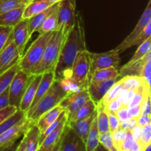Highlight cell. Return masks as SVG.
I'll return each mask as SVG.
<instances>
[{
    "instance_id": "obj_1",
    "label": "cell",
    "mask_w": 151,
    "mask_h": 151,
    "mask_svg": "<svg viewBox=\"0 0 151 151\" xmlns=\"http://www.w3.org/2000/svg\"><path fill=\"white\" fill-rule=\"evenodd\" d=\"M85 29L81 13H76L73 27L65 36L58 61L55 69V80L69 81L74 60L79 52L86 50Z\"/></svg>"
},
{
    "instance_id": "obj_2",
    "label": "cell",
    "mask_w": 151,
    "mask_h": 151,
    "mask_svg": "<svg viewBox=\"0 0 151 151\" xmlns=\"http://www.w3.org/2000/svg\"><path fill=\"white\" fill-rule=\"evenodd\" d=\"M69 91H71L66 88V84L63 81L55 80L47 92L26 113L30 123L35 124L44 113L58 106Z\"/></svg>"
},
{
    "instance_id": "obj_3",
    "label": "cell",
    "mask_w": 151,
    "mask_h": 151,
    "mask_svg": "<svg viewBox=\"0 0 151 151\" xmlns=\"http://www.w3.org/2000/svg\"><path fill=\"white\" fill-rule=\"evenodd\" d=\"M65 35L61 29L54 31L44 50L42 58L37 67L34 69L32 75H41L46 72H54L58 61L59 55Z\"/></svg>"
},
{
    "instance_id": "obj_4",
    "label": "cell",
    "mask_w": 151,
    "mask_h": 151,
    "mask_svg": "<svg viewBox=\"0 0 151 151\" xmlns=\"http://www.w3.org/2000/svg\"><path fill=\"white\" fill-rule=\"evenodd\" d=\"M53 32L39 34V36L32 43L27 51L24 53L19 61L21 70L32 75L42 58L44 50Z\"/></svg>"
},
{
    "instance_id": "obj_5",
    "label": "cell",
    "mask_w": 151,
    "mask_h": 151,
    "mask_svg": "<svg viewBox=\"0 0 151 151\" xmlns=\"http://www.w3.org/2000/svg\"><path fill=\"white\" fill-rule=\"evenodd\" d=\"M90 72V58L88 50L79 52L74 60L71 71L69 83L78 87L87 86Z\"/></svg>"
},
{
    "instance_id": "obj_6",
    "label": "cell",
    "mask_w": 151,
    "mask_h": 151,
    "mask_svg": "<svg viewBox=\"0 0 151 151\" xmlns=\"http://www.w3.org/2000/svg\"><path fill=\"white\" fill-rule=\"evenodd\" d=\"M34 75H29L19 69L9 86V105L19 109L22 97L32 81Z\"/></svg>"
},
{
    "instance_id": "obj_7",
    "label": "cell",
    "mask_w": 151,
    "mask_h": 151,
    "mask_svg": "<svg viewBox=\"0 0 151 151\" xmlns=\"http://www.w3.org/2000/svg\"><path fill=\"white\" fill-rule=\"evenodd\" d=\"M76 18L75 0H61L58 7V29H61L66 36L73 27Z\"/></svg>"
},
{
    "instance_id": "obj_8",
    "label": "cell",
    "mask_w": 151,
    "mask_h": 151,
    "mask_svg": "<svg viewBox=\"0 0 151 151\" xmlns=\"http://www.w3.org/2000/svg\"><path fill=\"white\" fill-rule=\"evenodd\" d=\"M89 100L90 97L87 86H82L69 91L67 95L61 100L59 106L66 111L67 116L69 118Z\"/></svg>"
},
{
    "instance_id": "obj_9",
    "label": "cell",
    "mask_w": 151,
    "mask_h": 151,
    "mask_svg": "<svg viewBox=\"0 0 151 151\" xmlns=\"http://www.w3.org/2000/svg\"><path fill=\"white\" fill-rule=\"evenodd\" d=\"M90 58V72L88 80L91 74L97 69L108 67H115L119 69L120 58L119 53L114 49L103 53H95L88 51Z\"/></svg>"
},
{
    "instance_id": "obj_10",
    "label": "cell",
    "mask_w": 151,
    "mask_h": 151,
    "mask_svg": "<svg viewBox=\"0 0 151 151\" xmlns=\"http://www.w3.org/2000/svg\"><path fill=\"white\" fill-rule=\"evenodd\" d=\"M31 125L27 116L0 135V149L13 145L27 131Z\"/></svg>"
},
{
    "instance_id": "obj_11",
    "label": "cell",
    "mask_w": 151,
    "mask_h": 151,
    "mask_svg": "<svg viewBox=\"0 0 151 151\" xmlns=\"http://www.w3.org/2000/svg\"><path fill=\"white\" fill-rule=\"evenodd\" d=\"M151 21V0H149L148 3L147 4L144 13L142 15L141 18L139 20L138 23L136 25L135 28L133 29L132 32L122 41L121 44H119L116 48L114 49L116 51L120 54L121 52L125 51V50L128 49L129 44L144 30L145 27L147 26V24Z\"/></svg>"
},
{
    "instance_id": "obj_12",
    "label": "cell",
    "mask_w": 151,
    "mask_h": 151,
    "mask_svg": "<svg viewBox=\"0 0 151 151\" xmlns=\"http://www.w3.org/2000/svg\"><path fill=\"white\" fill-rule=\"evenodd\" d=\"M20 58L17 47L13 41L11 32L7 44L0 52V75L18 63Z\"/></svg>"
},
{
    "instance_id": "obj_13",
    "label": "cell",
    "mask_w": 151,
    "mask_h": 151,
    "mask_svg": "<svg viewBox=\"0 0 151 151\" xmlns=\"http://www.w3.org/2000/svg\"><path fill=\"white\" fill-rule=\"evenodd\" d=\"M58 151H86L85 143L68 124L64 130Z\"/></svg>"
},
{
    "instance_id": "obj_14",
    "label": "cell",
    "mask_w": 151,
    "mask_h": 151,
    "mask_svg": "<svg viewBox=\"0 0 151 151\" xmlns=\"http://www.w3.org/2000/svg\"><path fill=\"white\" fill-rule=\"evenodd\" d=\"M12 38L19 51V56L22 57L25 47L30 38L28 35L27 19H22L19 23L13 27Z\"/></svg>"
},
{
    "instance_id": "obj_15",
    "label": "cell",
    "mask_w": 151,
    "mask_h": 151,
    "mask_svg": "<svg viewBox=\"0 0 151 151\" xmlns=\"http://www.w3.org/2000/svg\"><path fill=\"white\" fill-rule=\"evenodd\" d=\"M118 81V78H116L101 82H88L87 85V90L89 94L90 100H92L96 105L98 104L109 90Z\"/></svg>"
},
{
    "instance_id": "obj_16",
    "label": "cell",
    "mask_w": 151,
    "mask_h": 151,
    "mask_svg": "<svg viewBox=\"0 0 151 151\" xmlns=\"http://www.w3.org/2000/svg\"><path fill=\"white\" fill-rule=\"evenodd\" d=\"M97 114V109L93 114L90 115L88 117L83 118V119H78L75 121H68L67 122L68 125L78 134V137L82 139V141L85 144L91 125Z\"/></svg>"
},
{
    "instance_id": "obj_17",
    "label": "cell",
    "mask_w": 151,
    "mask_h": 151,
    "mask_svg": "<svg viewBox=\"0 0 151 151\" xmlns=\"http://www.w3.org/2000/svg\"><path fill=\"white\" fill-rule=\"evenodd\" d=\"M41 75H34L32 81L29 83V86L27 88L23 97H22V101L19 105V109L27 113L30 108L32 102L35 97V92H36L37 88L41 81Z\"/></svg>"
},
{
    "instance_id": "obj_18",
    "label": "cell",
    "mask_w": 151,
    "mask_h": 151,
    "mask_svg": "<svg viewBox=\"0 0 151 151\" xmlns=\"http://www.w3.org/2000/svg\"><path fill=\"white\" fill-rule=\"evenodd\" d=\"M58 7V2L55 3L49 7L46 10H43L41 13H38L35 16L29 18L27 19V30H28V35L29 38H30L32 34L38 30V28L40 27L43 22H44L47 16L52 13L57 7Z\"/></svg>"
},
{
    "instance_id": "obj_19",
    "label": "cell",
    "mask_w": 151,
    "mask_h": 151,
    "mask_svg": "<svg viewBox=\"0 0 151 151\" xmlns=\"http://www.w3.org/2000/svg\"><path fill=\"white\" fill-rule=\"evenodd\" d=\"M55 81V72L53 71L50 72H46L44 73L41 74V78L39 84L37 88L36 92H35V97L32 102L30 108L29 109H32V107L35 106V105L41 100V97L47 92L49 88L52 86V83ZM28 110V111H29Z\"/></svg>"
},
{
    "instance_id": "obj_20",
    "label": "cell",
    "mask_w": 151,
    "mask_h": 151,
    "mask_svg": "<svg viewBox=\"0 0 151 151\" xmlns=\"http://www.w3.org/2000/svg\"><path fill=\"white\" fill-rule=\"evenodd\" d=\"M67 122L68 116L67 113H66L63 116V118L61 119L60 122H59L58 126L44 139V141L38 146V148H46V147H52V146L55 145L63 135L66 125H67Z\"/></svg>"
},
{
    "instance_id": "obj_21",
    "label": "cell",
    "mask_w": 151,
    "mask_h": 151,
    "mask_svg": "<svg viewBox=\"0 0 151 151\" xmlns=\"http://www.w3.org/2000/svg\"><path fill=\"white\" fill-rule=\"evenodd\" d=\"M64 110L65 109L63 107L58 105L44 113L35 123L39 129L40 133H43L49 126H50Z\"/></svg>"
},
{
    "instance_id": "obj_22",
    "label": "cell",
    "mask_w": 151,
    "mask_h": 151,
    "mask_svg": "<svg viewBox=\"0 0 151 151\" xmlns=\"http://www.w3.org/2000/svg\"><path fill=\"white\" fill-rule=\"evenodd\" d=\"M150 59L151 52L150 51L147 53V55L142 59L139 60V61L131 63V64H125L122 67H121L120 69H119V77L123 78L125 76H137L140 78L143 66L147 60H150Z\"/></svg>"
},
{
    "instance_id": "obj_23",
    "label": "cell",
    "mask_w": 151,
    "mask_h": 151,
    "mask_svg": "<svg viewBox=\"0 0 151 151\" xmlns=\"http://www.w3.org/2000/svg\"><path fill=\"white\" fill-rule=\"evenodd\" d=\"M25 7L15 9L0 15V25L5 27L16 26L23 19V13Z\"/></svg>"
},
{
    "instance_id": "obj_24",
    "label": "cell",
    "mask_w": 151,
    "mask_h": 151,
    "mask_svg": "<svg viewBox=\"0 0 151 151\" xmlns=\"http://www.w3.org/2000/svg\"><path fill=\"white\" fill-rule=\"evenodd\" d=\"M119 77V69L115 67H108L97 69L91 74L88 82H101L116 79Z\"/></svg>"
},
{
    "instance_id": "obj_25",
    "label": "cell",
    "mask_w": 151,
    "mask_h": 151,
    "mask_svg": "<svg viewBox=\"0 0 151 151\" xmlns=\"http://www.w3.org/2000/svg\"><path fill=\"white\" fill-rule=\"evenodd\" d=\"M40 131L35 124H31L26 131L27 144L25 151H37L39 146Z\"/></svg>"
},
{
    "instance_id": "obj_26",
    "label": "cell",
    "mask_w": 151,
    "mask_h": 151,
    "mask_svg": "<svg viewBox=\"0 0 151 151\" xmlns=\"http://www.w3.org/2000/svg\"><path fill=\"white\" fill-rule=\"evenodd\" d=\"M55 4V3H54ZM53 3L44 1H32L25 7L23 19H28L52 5Z\"/></svg>"
},
{
    "instance_id": "obj_27",
    "label": "cell",
    "mask_w": 151,
    "mask_h": 151,
    "mask_svg": "<svg viewBox=\"0 0 151 151\" xmlns=\"http://www.w3.org/2000/svg\"><path fill=\"white\" fill-rule=\"evenodd\" d=\"M99 137H100V133H99L98 128H97V116H96L91 124L88 137H87L86 142V151H94L95 150L96 147L100 144Z\"/></svg>"
},
{
    "instance_id": "obj_28",
    "label": "cell",
    "mask_w": 151,
    "mask_h": 151,
    "mask_svg": "<svg viewBox=\"0 0 151 151\" xmlns=\"http://www.w3.org/2000/svg\"><path fill=\"white\" fill-rule=\"evenodd\" d=\"M58 7L50 13L47 19L44 20L42 24L40 26L38 30L36 31L39 34H44L46 32H54L57 30L58 27Z\"/></svg>"
},
{
    "instance_id": "obj_29",
    "label": "cell",
    "mask_w": 151,
    "mask_h": 151,
    "mask_svg": "<svg viewBox=\"0 0 151 151\" xmlns=\"http://www.w3.org/2000/svg\"><path fill=\"white\" fill-rule=\"evenodd\" d=\"M20 69L19 62L15 63L12 67L6 70L0 75V94L9 88L10 84L13 80V77L16 75L18 71Z\"/></svg>"
},
{
    "instance_id": "obj_30",
    "label": "cell",
    "mask_w": 151,
    "mask_h": 151,
    "mask_svg": "<svg viewBox=\"0 0 151 151\" xmlns=\"http://www.w3.org/2000/svg\"><path fill=\"white\" fill-rule=\"evenodd\" d=\"M122 90V82H121L120 80H119V81H118L117 82H116V83L109 90V91H108L106 94V95L103 97V98L102 99L101 101L97 105V109H104V107L108 104V103H110L112 100L117 98V97L119 96V93L121 92Z\"/></svg>"
},
{
    "instance_id": "obj_31",
    "label": "cell",
    "mask_w": 151,
    "mask_h": 151,
    "mask_svg": "<svg viewBox=\"0 0 151 151\" xmlns=\"http://www.w3.org/2000/svg\"><path fill=\"white\" fill-rule=\"evenodd\" d=\"M97 111V105L91 100H88L76 113L71 117L68 118V121H75L83 119L93 114Z\"/></svg>"
},
{
    "instance_id": "obj_32",
    "label": "cell",
    "mask_w": 151,
    "mask_h": 151,
    "mask_svg": "<svg viewBox=\"0 0 151 151\" xmlns=\"http://www.w3.org/2000/svg\"><path fill=\"white\" fill-rule=\"evenodd\" d=\"M32 0H1L0 1V15L15 9L26 7Z\"/></svg>"
},
{
    "instance_id": "obj_33",
    "label": "cell",
    "mask_w": 151,
    "mask_h": 151,
    "mask_svg": "<svg viewBox=\"0 0 151 151\" xmlns=\"http://www.w3.org/2000/svg\"><path fill=\"white\" fill-rule=\"evenodd\" d=\"M26 116V113L18 109L13 115L0 124V135Z\"/></svg>"
},
{
    "instance_id": "obj_34",
    "label": "cell",
    "mask_w": 151,
    "mask_h": 151,
    "mask_svg": "<svg viewBox=\"0 0 151 151\" xmlns=\"http://www.w3.org/2000/svg\"><path fill=\"white\" fill-rule=\"evenodd\" d=\"M122 82V89L133 90L137 91L139 88L144 86L141 78L137 76H125L120 80Z\"/></svg>"
},
{
    "instance_id": "obj_35",
    "label": "cell",
    "mask_w": 151,
    "mask_h": 151,
    "mask_svg": "<svg viewBox=\"0 0 151 151\" xmlns=\"http://www.w3.org/2000/svg\"><path fill=\"white\" fill-rule=\"evenodd\" d=\"M150 48L151 39L150 38H149L148 39L146 40L144 43H142V44H140V45L139 46L137 51L135 52L134 55L132 56V58L130 59V60L126 63V64H131V63H135V62L139 61V60L142 59L143 58L147 55V53L150 51Z\"/></svg>"
},
{
    "instance_id": "obj_36",
    "label": "cell",
    "mask_w": 151,
    "mask_h": 151,
    "mask_svg": "<svg viewBox=\"0 0 151 151\" xmlns=\"http://www.w3.org/2000/svg\"><path fill=\"white\" fill-rule=\"evenodd\" d=\"M97 124L100 134H104V133L109 131L108 114L103 109H97Z\"/></svg>"
},
{
    "instance_id": "obj_37",
    "label": "cell",
    "mask_w": 151,
    "mask_h": 151,
    "mask_svg": "<svg viewBox=\"0 0 151 151\" xmlns=\"http://www.w3.org/2000/svg\"><path fill=\"white\" fill-rule=\"evenodd\" d=\"M137 142L140 145L143 150L148 145L151 144V123L142 127L139 139Z\"/></svg>"
},
{
    "instance_id": "obj_38",
    "label": "cell",
    "mask_w": 151,
    "mask_h": 151,
    "mask_svg": "<svg viewBox=\"0 0 151 151\" xmlns=\"http://www.w3.org/2000/svg\"><path fill=\"white\" fill-rule=\"evenodd\" d=\"M100 144L109 151H118L114 142L111 133L110 131L100 134L99 137Z\"/></svg>"
},
{
    "instance_id": "obj_39",
    "label": "cell",
    "mask_w": 151,
    "mask_h": 151,
    "mask_svg": "<svg viewBox=\"0 0 151 151\" xmlns=\"http://www.w3.org/2000/svg\"><path fill=\"white\" fill-rule=\"evenodd\" d=\"M151 35V21L147 24V26L145 27V28L144 29V30L129 44L128 46V48L133 47V46H139L140 44H142V43H144L146 40L148 39L149 38H150Z\"/></svg>"
},
{
    "instance_id": "obj_40",
    "label": "cell",
    "mask_w": 151,
    "mask_h": 151,
    "mask_svg": "<svg viewBox=\"0 0 151 151\" xmlns=\"http://www.w3.org/2000/svg\"><path fill=\"white\" fill-rule=\"evenodd\" d=\"M150 60L146 61L142 69L140 78H142L144 83V87L147 88H150V69H151Z\"/></svg>"
},
{
    "instance_id": "obj_41",
    "label": "cell",
    "mask_w": 151,
    "mask_h": 151,
    "mask_svg": "<svg viewBox=\"0 0 151 151\" xmlns=\"http://www.w3.org/2000/svg\"><path fill=\"white\" fill-rule=\"evenodd\" d=\"M13 27H5L0 25V52L4 48L7 41L8 40L10 35L11 34Z\"/></svg>"
},
{
    "instance_id": "obj_42",
    "label": "cell",
    "mask_w": 151,
    "mask_h": 151,
    "mask_svg": "<svg viewBox=\"0 0 151 151\" xmlns=\"http://www.w3.org/2000/svg\"><path fill=\"white\" fill-rule=\"evenodd\" d=\"M126 134L127 130H125L123 129V128H119V129H117L116 131L111 133L112 138H113L114 142V145L115 146H116V149H118V147L120 146V145L122 144V142L124 141L125 137H126Z\"/></svg>"
},
{
    "instance_id": "obj_43",
    "label": "cell",
    "mask_w": 151,
    "mask_h": 151,
    "mask_svg": "<svg viewBox=\"0 0 151 151\" xmlns=\"http://www.w3.org/2000/svg\"><path fill=\"white\" fill-rule=\"evenodd\" d=\"M135 142L131 130H127V134L122 144L118 147V151H128Z\"/></svg>"
},
{
    "instance_id": "obj_44",
    "label": "cell",
    "mask_w": 151,
    "mask_h": 151,
    "mask_svg": "<svg viewBox=\"0 0 151 151\" xmlns=\"http://www.w3.org/2000/svg\"><path fill=\"white\" fill-rule=\"evenodd\" d=\"M108 117H109V131L114 132L119 129L120 127V122L117 116H116L115 113H111L107 112Z\"/></svg>"
},
{
    "instance_id": "obj_45",
    "label": "cell",
    "mask_w": 151,
    "mask_h": 151,
    "mask_svg": "<svg viewBox=\"0 0 151 151\" xmlns=\"http://www.w3.org/2000/svg\"><path fill=\"white\" fill-rule=\"evenodd\" d=\"M17 110V108L14 107V106H8L7 107H6L5 109L0 111V124H1L3 121L5 120L6 119L10 117L11 115H13Z\"/></svg>"
},
{
    "instance_id": "obj_46",
    "label": "cell",
    "mask_w": 151,
    "mask_h": 151,
    "mask_svg": "<svg viewBox=\"0 0 151 151\" xmlns=\"http://www.w3.org/2000/svg\"><path fill=\"white\" fill-rule=\"evenodd\" d=\"M122 107V105L121 104L120 102L117 100V99H115V100H112L110 103H108L106 106L104 107L103 110L106 111V112H111V113H116L118 110L121 109Z\"/></svg>"
},
{
    "instance_id": "obj_47",
    "label": "cell",
    "mask_w": 151,
    "mask_h": 151,
    "mask_svg": "<svg viewBox=\"0 0 151 151\" xmlns=\"http://www.w3.org/2000/svg\"><path fill=\"white\" fill-rule=\"evenodd\" d=\"M115 114H116V116L119 119L120 123L126 122L128 119H131L129 111H128V108L127 106H122L119 110H118L115 113Z\"/></svg>"
},
{
    "instance_id": "obj_48",
    "label": "cell",
    "mask_w": 151,
    "mask_h": 151,
    "mask_svg": "<svg viewBox=\"0 0 151 151\" xmlns=\"http://www.w3.org/2000/svg\"><path fill=\"white\" fill-rule=\"evenodd\" d=\"M9 105V88L0 94V111L5 109Z\"/></svg>"
},
{
    "instance_id": "obj_49",
    "label": "cell",
    "mask_w": 151,
    "mask_h": 151,
    "mask_svg": "<svg viewBox=\"0 0 151 151\" xmlns=\"http://www.w3.org/2000/svg\"><path fill=\"white\" fill-rule=\"evenodd\" d=\"M136 125H137V119L131 118V119H129L126 122L120 123V127L119 128H123L125 130H131Z\"/></svg>"
},
{
    "instance_id": "obj_50",
    "label": "cell",
    "mask_w": 151,
    "mask_h": 151,
    "mask_svg": "<svg viewBox=\"0 0 151 151\" xmlns=\"http://www.w3.org/2000/svg\"><path fill=\"white\" fill-rule=\"evenodd\" d=\"M151 123L150 116H146V115H140L137 119V125L141 127L145 126L147 124Z\"/></svg>"
},
{
    "instance_id": "obj_51",
    "label": "cell",
    "mask_w": 151,
    "mask_h": 151,
    "mask_svg": "<svg viewBox=\"0 0 151 151\" xmlns=\"http://www.w3.org/2000/svg\"><path fill=\"white\" fill-rule=\"evenodd\" d=\"M128 111L131 118L137 119L141 115V105L128 109Z\"/></svg>"
},
{
    "instance_id": "obj_52",
    "label": "cell",
    "mask_w": 151,
    "mask_h": 151,
    "mask_svg": "<svg viewBox=\"0 0 151 151\" xmlns=\"http://www.w3.org/2000/svg\"><path fill=\"white\" fill-rule=\"evenodd\" d=\"M26 144H27V135L26 133L23 135L22 139L19 142L16 151H25L26 150Z\"/></svg>"
},
{
    "instance_id": "obj_53",
    "label": "cell",
    "mask_w": 151,
    "mask_h": 151,
    "mask_svg": "<svg viewBox=\"0 0 151 151\" xmlns=\"http://www.w3.org/2000/svg\"><path fill=\"white\" fill-rule=\"evenodd\" d=\"M141 115H146V116H150V95L148 96L146 102V105L143 110L142 111Z\"/></svg>"
},
{
    "instance_id": "obj_54",
    "label": "cell",
    "mask_w": 151,
    "mask_h": 151,
    "mask_svg": "<svg viewBox=\"0 0 151 151\" xmlns=\"http://www.w3.org/2000/svg\"><path fill=\"white\" fill-rule=\"evenodd\" d=\"M62 137H63V135H62ZM62 137H60V139H59L58 141L57 142V143H56V144L55 145L52 146V147H46V148H38V150H37V151H58V150L59 145H60V142H61Z\"/></svg>"
},
{
    "instance_id": "obj_55",
    "label": "cell",
    "mask_w": 151,
    "mask_h": 151,
    "mask_svg": "<svg viewBox=\"0 0 151 151\" xmlns=\"http://www.w3.org/2000/svg\"><path fill=\"white\" fill-rule=\"evenodd\" d=\"M128 151H143V150L141 146H140V145L137 142L135 141V142L134 143L132 147L129 149Z\"/></svg>"
},
{
    "instance_id": "obj_56",
    "label": "cell",
    "mask_w": 151,
    "mask_h": 151,
    "mask_svg": "<svg viewBox=\"0 0 151 151\" xmlns=\"http://www.w3.org/2000/svg\"><path fill=\"white\" fill-rule=\"evenodd\" d=\"M19 143L16 142L15 143V144H13V145L9 146V147H4V148H2V149H0V151H16V147H17Z\"/></svg>"
},
{
    "instance_id": "obj_57",
    "label": "cell",
    "mask_w": 151,
    "mask_h": 151,
    "mask_svg": "<svg viewBox=\"0 0 151 151\" xmlns=\"http://www.w3.org/2000/svg\"><path fill=\"white\" fill-rule=\"evenodd\" d=\"M94 151H109V150H107L105 147H103L101 145L99 144V145L96 147V149Z\"/></svg>"
},
{
    "instance_id": "obj_58",
    "label": "cell",
    "mask_w": 151,
    "mask_h": 151,
    "mask_svg": "<svg viewBox=\"0 0 151 151\" xmlns=\"http://www.w3.org/2000/svg\"><path fill=\"white\" fill-rule=\"evenodd\" d=\"M32 1H48V2H51V3H57L60 1L61 0H32Z\"/></svg>"
},
{
    "instance_id": "obj_59",
    "label": "cell",
    "mask_w": 151,
    "mask_h": 151,
    "mask_svg": "<svg viewBox=\"0 0 151 151\" xmlns=\"http://www.w3.org/2000/svg\"><path fill=\"white\" fill-rule=\"evenodd\" d=\"M150 146H151V144L150 145H147V147H146L145 148V150H143V151H151Z\"/></svg>"
},
{
    "instance_id": "obj_60",
    "label": "cell",
    "mask_w": 151,
    "mask_h": 151,
    "mask_svg": "<svg viewBox=\"0 0 151 151\" xmlns=\"http://www.w3.org/2000/svg\"><path fill=\"white\" fill-rule=\"evenodd\" d=\"M0 1H1V0H0Z\"/></svg>"
}]
</instances>
